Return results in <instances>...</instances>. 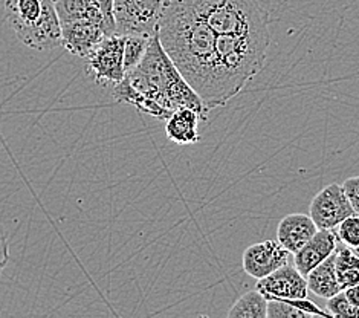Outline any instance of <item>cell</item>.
<instances>
[{"instance_id": "1", "label": "cell", "mask_w": 359, "mask_h": 318, "mask_svg": "<svg viewBox=\"0 0 359 318\" xmlns=\"http://www.w3.org/2000/svg\"><path fill=\"white\" fill-rule=\"evenodd\" d=\"M168 57L198 92L205 110L225 106L231 100L222 79L216 53V32L194 10L190 0H168L158 28Z\"/></svg>"}, {"instance_id": "2", "label": "cell", "mask_w": 359, "mask_h": 318, "mask_svg": "<svg viewBox=\"0 0 359 318\" xmlns=\"http://www.w3.org/2000/svg\"><path fill=\"white\" fill-rule=\"evenodd\" d=\"M114 97L118 102H127L159 119H167L181 107L198 110L203 119L208 114L198 92L165 53L158 34L151 37L141 62L126 72L121 83L114 86Z\"/></svg>"}, {"instance_id": "3", "label": "cell", "mask_w": 359, "mask_h": 318, "mask_svg": "<svg viewBox=\"0 0 359 318\" xmlns=\"http://www.w3.org/2000/svg\"><path fill=\"white\" fill-rule=\"evenodd\" d=\"M5 14L25 46L37 51L62 46V27L54 0H5Z\"/></svg>"}, {"instance_id": "4", "label": "cell", "mask_w": 359, "mask_h": 318, "mask_svg": "<svg viewBox=\"0 0 359 318\" xmlns=\"http://www.w3.org/2000/svg\"><path fill=\"white\" fill-rule=\"evenodd\" d=\"M216 36L271 34L268 15L257 0H190Z\"/></svg>"}, {"instance_id": "5", "label": "cell", "mask_w": 359, "mask_h": 318, "mask_svg": "<svg viewBox=\"0 0 359 318\" xmlns=\"http://www.w3.org/2000/svg\"><path fill=\"white\" fill-rule=\"evenodd\" d=\"M167 4L168 0H114L115 34L153 37Z\"/></svg>"}, {"instance_id": "6", "label": "cell", "mask_w": 359, "mask_h": 318, "mask_svg": "<svg viewBox=\"0 0 359 318\" xmlns=\"http://www.w3.org/2000/svg\"><path fill=\"white\" fill-rule=\"evenodd\" d=\"M124 36L119 34H109L84 58L88 75L102 88L115 86L124 80Z\"/></svg>"}, {"instance_id": "7", "label": "cell", "mask_w": 359, "mask_h": 318, "mask_svg": "<svg viewBox=\"0 0 359 318\" xmlns=\"http://www.w3.org/2000/svg\"><path fill=\"white\" fill-rule=\"evenodd\" d=\"M355 214L344 188L341 184H329L313 196L309 205V216L318 230H337L341 222Z\"/></svg>"}, {"instance_id": "8", "label": "cell", "mask_w": 359, "mask_h": 318, "mask_svg": "<svg viewBox=\"0 0 359 318\" xmlns=\"http://www.w3.org/2000/svg\"><path fill=\"white\" fill-rule=\"evenodd\" d=\"M290 253L281 246L278 240H263L245 249L242 257L243 271L248 276L260 280L276 270L289 263Z\"/></svg>"}, {"instance_id": "9", "label": "cell", "mask_w": 359, "mask_h": 318, "mask_svg": "<svg viewBox=\"0 0 359 318\" xmlns=\"http://www.w3.org/2000/svg\"><path fill=\"white\" fill-rule=\"evenodd\" d=\"M255 289L260 291L268 300H297L309 296L307 280L294 266L285 265L276 270L269 276L257 281Z\"/></svg>"}, {"instance_id": "10", "label": "cell", "mask_w": 359, "mask_h": 318, "mask_svg": "<svg viewBox=\"0 0 359 318\" xmlns=\"http://www.w3.org/2000/svg\"><path fill=\"white\" fill-rule=\"evenodd\" d=\"M62 27V46L67 53L86 58L102 37L107 36L100 23L90 20H76L60 25Z\"/></svg>"}, {"instance_id": "11", "label": "cell", "mask_w": 359, "mask_h": 318, "mask_svg": "<svg viewBox=\"0 0 359 318\" xmlns=\"http://www.w3.org/2000/svg\"><path fill=\"white\" fill-rule=\"evenodd\" d=\"M339 244L335 230H318L300 251L294 254V265L306 277L313 268L337 251Z\"/></svg>"}, {"instance_id": "12", "label": "cell", "mask_w": 359, "mask_h": 318, "mask_svg": "<svg viewBox=\"0 0 359 318\" xmlns=\"http://www.w3.org/2000/svg\"><path fill=\"white\" fill-rule=\"evenodd\" d=\"M318 227L309 214L292 213L278 222L277 240L290 254H295L315 236Z\"/></svg>"}, {"instance_id": "13", "label": "cell", "mask_w": 359, "mask_h": 318, "mask_svg": "<svg viewBox=\"0 0 359 318\" xmlns=\"http://www.w3.org/2000/svg\"><path fill=\"white\" fill-rule=\"evenodd\" d=\"M203 119L198 110L181 107L165 119V135L170 141L179 145L199 143V121Z\"/></svg>"}, {"instance_id": "14", "label": "cell", "mask_w": 359, "mask_h": 318, "mask_svg": "<svg viewBox=\"0 0 359 318\" xmlns=\"http://www.w3.org/2000/svg\"><path fill=\"white\" fill-rule=\"evenodd\" d=\"M55 11L58 15L60 25L76 22V20H90L100 23L104 28L106 34H114L110 29L104 14L92 0H54Z\"/></svg>"}, {"instance_id": "15", "label": "cell", "mask_w": 359, "mask_h": 318, "mask_svg": "<svg viewBox=\"0 0 359 318\" xmlns=\"http://www.w3.org/2000/svg\"><path fill=\"white\" fill-rule=\"evenodd\" d=\"M335 257L337 251L306 276L307 288H309V292H312L316 297L327 300L333 296H337L339 291H343L337 277Z\"/></svg>"}, {"instance_id": "16", "label": "cell", "mask_w": 359, "mask_h": 318, "mask_svg": "<svg viewBox=\"0 0 359 318\" xmlns=\"http://www.w3.org/2000/svg\"><path fill=\"white\" fill-rule=\"evenodd\" d=\"M335 271L343 289L359 283V251L344 244H338L335 257Z\"/></svg>"}, {"instance_id": "17", "label": "cell", "mask_w": 359, "mask_h": 318, "mask_svg": "<svg viewBox=\"0 0 359 318\" xmlns=\"http://www.w3.org/2000/svg\"><path fill=\"white\" fill-rule=\"evenodd\" d=\"M229 318H268V298L260 291L246 292L228 311Z\"/></svg>"}, {"instance_id": "18", "label": "cell", "mask_w": 359, "mask_h": 318, "mask_svg": "<svg viewBox=\"0 0 359 318\" xmlns=\"http://www.w3.org/2000/svg\"><path fill=\"white\" fill-rule=\"evenodd\" d=\"M124 66L126 72L133 69L147 53L151 37L147 36H124Z\"/></svg>"}, {"instance_id": "19", "label": "cell", "mask_w": 359, "mask_h": 318, "mask_svg": "<svg viewBox=\"0 0 359 318\" xmlns=\"http://www.w3.org/2000/svg\"><path fill=\"white\" fill-rule=\"evenodd\" d=\"M337 234L341 244L359 251V214H352L337 227Z\"/></svg>"}, {"instance_id": "20", "label": "cell", "mask_w": 359, "mask_h": 318, "mask_svg": "<svg viewBox=\"0 0 359 318\" xmlns=\"http://www.w3.org/2000/svg\"><path fill=\"white\" fill-rule=\"evenodd\" d=\"M326 309L330 317L335 318H359V307L348 302L344 291H339L337 296L327 298Z\"/></svg>"}, {"instance_id": "21", "label": "cell", "mask_w": 359, "mask_h": 318, "mask_svg": "<svg viewBox=\"0 0 359 318\" xmlns=\"http://www.w3.org/2000/svg\"><path fill=\"white\" fill-rule=\"evenodd\" d=\"M268 318H309L302 309L290 303V300H268Z\"/></svg>"}, {"instance_id": "22", "label": "cell", "mask_w": 359, "mask_h": 318, "mask_svg": "<svg viewBox=\"0 0 359 318\" xmlns=\"http://www.w3.org/2000/svg\"><path fill=\"white\" fill-rule=\"evenodd\" d=\"M344 193L347 196V199L352 205V208L356 214H359V176H353L346 179V183L343 184Z\"/></svg>"}, {"instance_id": "23", "label": "cell", "mask_w": 359, "mask_h": 318, "mask_svg": "<svg viewBox=\"0 0 359 318\" xmlns=\"http://www.w3.org/2000/svg\"><path fill=\"white\" fill-rule=\"evenodd\" d=\"M8 260H10V244H8V237L2 223H0V277H2Z\"/></svg>"}, {"instance_id": "24", "label": "cell", "mask_w": 359, "mask_h": 318, "mask_svg": "<svg viewBox=\"0 0 359 318\" xmlns=\"http://www.w3.org/2000/svg\"><path fill=\"white\" fill-rule=\"evenodd\" d=\"M92 2L100 8L102 14H104L110 29H112V32L115 34V19H114V13H112L114 0H92Z\"/></svg>"}, {"instance_id": "25", "label": "cell", "mask_w": 359, "mask_h": 318, "mask_svg": "<svg viewBox=\"0 0 359 318\" xmlns=\"http://www.w3.org/2000/svg\"><path fill=\"white\" fill-rule=\"evenodd\" d=\"M344 291V294L347 297V300L350 303H352L355 307H359V283H356V285H352L348 286Z\"/></svg>"}]
</instances>
